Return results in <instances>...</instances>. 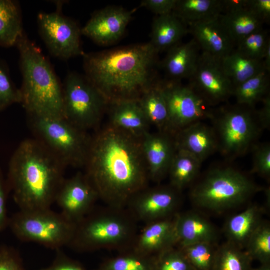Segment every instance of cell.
Here are the masks:
<instances>
[{"instance_id": "1", "label": "cell", "mask_w": 270, "mask_h": 270, "mask_svg": "<svg viewBox=\"0 0 270 270\" xmlns=\"http://www.w3.org/2000/svg\"><path fill=\"white\" fill-rule=\"evenodd\" d=\"M142 140L110 124L92 136L84 173L105 205L126 208L148 186Z\"/></svg>"}, {"instance_id": "2", "label": "cell", "mask_w": 270, "mask_h": 270, "mask_svg": "<svg viewBox=\"0 0 270 270\" xmlns=\"http://www.w3.org/2000/svg\"><path fill=\"white\" fill-rule=\"evenodd\" d=\"M158 53L149 42L84 54L85 76L108 105L138 100L158 81L155 70Z\"/></svg>"}, {"instance_id": "3", "label": "cell", "mask_w": 270, "mask_h": 270, "mask_svg": "<svg viewBox=\"0 0 270 270\" xmlns=\"http://www.w3.org/2000/svg\"><path fill=\"white\" fill-rule=\"evenodd\" d=\"M66 166L34 138L21 142L10 159L6 182L20 210L50 208Z\"/></svg>"}, {"instance_id": "4", "label": "cell", "mask_w": 270, "mask_h": 270, "mask_svg": "<svg viewBox=\"0 0 270 270\" xmlns=\"http://www.w3.org/2000/svg\"><path fill=\"white\" fill-rule=\"evenodd\" d=\"M16 46L22 75L20 104L27 114L63 117L62 84L48 59L24 32Z\"/></svg>"}, {"instance_id": "5", "label": "cell", "mask_w": 270, "mask_h": 270, "mask_svg": "<svg viewBox=\"0 0 270 270\" xmlns=\"http://www.w3.org/2000/svg\"><path fill=\"white\" fill-rule=\"evenodd\" d=\"M138 222L126 208L94 206L76 224L68 246L82 252L130 250L138 232Z\"/></svg>"}, {"instance_id": "6", "label": "cell", "mask_w": 270, "mask_h": 270, "mask_svg": "<svg viewBox=\"0 0 270 270\" xmlns=\"http://www.w3.org/2000/svg\"><path fill=\"white\" fill-rule=\"evenodd\" d=\"M190 186V198L199 211L219 214L246 204L262 190L248 174L229 166L210 168Z\"/></svg>"}, {"instance_id": "7", "label": "cell", "mask_w": 270, "mask_h": 270, "mask_svg": "<svg viewBox=\"0 0 270 270\" xmlns=\"http://www.w3.org/2000/svg\"><path fill=\"white\" fill-rule=\"evenodd\" d=\"M35 139L44 144L66 167H84L92 136L62 116L27 114Z\"/></svg>"}, {"instance_id": "8", "label": "cell", "mask_w": 270, "mask_h": 270, "mask_svg": "<svg viewBox=\"0 0 270 270\" xmlns=\"http://www.w3.org/2000/svg\"><path fill=\"white\" fill-rule=\"evenodd\" d=\"M212 120L218 150L230 160L252 150L264 129L257 110L237 104L214 111Z\"/></svg>"}, {"instance_id": "9", "label": "cell", "mask_w": 270, "mask_h": 270, "mask_svg": "<svg viewBox=\"0 0 270 270\" xmlns=\"http://www.w3.org/2000/svg\"><path fill=\"white\" fill-rule=\"evenodd\" d=\"M76 224L50 208L19 210L10 217L8 226L20 240L57 250L70 242Z\"/></svg>"}, {"instance_id": "10", "label": "cell", "mask_w": 270, "mask_h": 270, "mask_svg": "<svg viewBox=\"0 0 270 270\" xmlns=\"http://www.w3.org/2000/svg\"><path fill=\"white\" fill-rule=\"evenodd\" d=\"M62 88L63 117L82 130L98 129L108 104L97 89L86 76L72 72Z\"/></svg>"}, {"instance_id": "11", "label": "cell", "mask_w": 270, "mask_h": 270, "mask_svg": "<svg viewBox=\"0 0 270 270\" xmlns=\"http://www.w3.org/2000/svg\"><path fill=\"white\" fill-rule=\"evenodd\" d=\"M168 114L170 133L179 130L198 122L212 120L211 106L188 84L180 80L160 81Z\"/></svg>"}, {"instance_id": "12", "label": "cell", "mask_w": 270, "mask_h": 270, "mask_svg": "<svg viewBox=\"0 0 270 270\" xmlns=\"http://www.w3.org/2000/svg\"><path fill=\"white\" fill-rule=\"evenodd\" d=\"M62 6L58 4L54 12H39L37 22L39 34L50 54L66 60L84 53L81 28L74 20L62 13Z\"/></svg>"}, {"instance_id": "13", "label": "cell", "mask_w": 270, "mask_h": 270, "mask_svg": "<svg viewBox=\"0 0 270 270\" xmlns=\"http://www.w3.org/2000/svg\"><path fill=\"white\" fill-rule=\"evenodd\" d=\"M182 192L169 184L148 186L134 195L126 208L144 224L166 218L179 212Z\"/></svg>"}, {"instance_id": "14", "label": "cell", "mask_w": 270, "mask_h": 270, "mask_svg": "<svg viewBox=\"0 0 270 270\" xmlns=\"http://www.w3.org/2000/svg\"><path fill=\"white\" fill-rule=\"evenodd\" d=\"M188 84L210 106L226 101L234 87L226 74L222 60L202 52Z\"/></svg>"}, {"instance_id": "15", "label": "cell", "mask_w": 270, "mask_h": 270, "mask_svg": "<svg viewBox=\"0 0 270 270\" xmlns=\"http://www.w3.org/2000/svg\"><path fill=\"white\" fill-rule=\"evenodd\" d=\"M98 199L96 192L85 174L79 172L64 178L54 202L67 219L76 224L94 208Z\"/></svg>"}, {"instance_id": "16", "label": "cell", "mask_w": 270, "mask_h": 270, "mask_svg": "<svg viewBox=\"0 0 270 270\" xmlns=\"http://www.w3.org/2000/svg\"><path fill=\"white\" fill-rule=\"evenodd\" d=\"M132 13L121 7H106L92 15L81 33L98 44H111L124 34Z\"/></svg>"}, {"instance_id": "17", "label": "cell", "mask_w": 270, "mask_h": 270, "mask_svg": "<svg viewBox=\"0 0 270 270\" xmlns=\"http://www.w3.org/2000/svg\"><path fill=\"white\" fill-rule=\"evenodd\" d=\"M142 142L150 180L160 184L168 176L176 150L174 135L166 132H150Z\"/></svg>"}, {"instance_id": "18", "label": "cell", "mask_w": 270, "mask_h": 270, "mask_svg": "<svg viewBox=\"0 0 270 270\" xmlns=\"http://www.w3.org/2000/svg\"><path fill=\"white\" fill-rule=\"evenodd\" d=\"M176 214L144 224V227L138 232L132 250L144 255L156 256L176 247Z\"/></svg>"}, {"instance_id": "19", "label": "cell", "mask_w": 270, "mask_h": 270, "mask_svg": "<svg viewBox=\"0 0 270 270\" xmlns=\"http://www.w3.org/2000/svg\"><path fill=\"white\" fill-rule=\"evenodd\" d=\"M220 16L186 26L188 33L202 52L222 60L232 51L234 44L221 23Z\"/></svg>"}, {"instance_id": "20", "label": "cell", "mask_w": 270, "mask_h": 270, "mask_svg": "<svg viewBox=\"0 0 270 270\" xmlns=\"http://www.w3.org/2000/svg\"><path fill=\"white\" fill-rule=\"evenodd\" d=\"M176 246L202 242L218 244L219 232L215 226L198 210L178 212L176 215Z\"/></svg>"}, {"instance_id": "21", "label": "cell", "mask_w": 270, "mask_h": 270, "mask_svg": "<svg viewBox=\"0 0 270 270\" xmlns=\"http://www.w3.org/2000/svg\"><path fill=\"white\" fill-rule=\"evenodd\" d=\"M174 138L176 149L188 152L202 162L218 150L214 130L204 122H195L179 130Z\"/></svg>"}, {"instance_id": "22", "label": "cell", "mask_w": 270, "mask_h": 270, "mask_svg": "<svg viewBox=\"0 0 270 270\" xmlns=\"http://www.w3.org/2000/svg\"><path fill=\"white\" fill-rule=\"evenodd\" d=\"M200 50L193 38L186 42H180L169 48L162 66L170 80L188 79L196 66Z\"/></svg>"}, {"instance_id": "23", "label": "cell", "mask_w": 270, "mask_h": 270, "mask_svg": "<svg viewBox=\"0 0 270 270\" xmlns=\"http://www.w3.org/2000/svg\"><path fill=\"white\" fill-rule=\"evenodd\" d=\"M110 106L108 124L112 126L140 138L150 132V125L138 100H122Z\"/></svg>"}, {"instance_id": "24", "label": "cell", "mask_w": 270, "mask_h": 270, "mask_svg": "<svg viewBox=\"0 0 270 270\" xmlns=\"http://www.w3.org/2000/svg\"><path fill=\"white\" fill-rule=\"evenodd\" d=\"M264 210L258 204H251L228 217L223 227L226 242L244 250L248 238L263 221Z\"/></svg>"}, {"instance_id": "25", "label": "cell", "mask_w": 270, "mask_h": 270, "mask_svg": "<svg viewBox=\"0 0 270 270\" xmlns=\"http://www.w3.org/2000/svg\"><path fill=\"white\" fill-rule=\"evenodd\" d=\"M188 33L187 26L172 12L158 16L152 22L150 42L158 52L168 50Z\"/></svg>"}, {"instance_id": "26", "label": "cell", "mask_w": 270, "mask_h": 270, "mask_svg": "<svg viewBox=\"0 0 270 270\" xmlns=\"http://www.w3.org/2000/svg\"><path fill=\"white\" fill-rule=\"evenodd\" d=\"M202 163L188 152L176 149L168 171L169 184L182 192L200 176Z\"/></svg>"}, {"instance_id": "27", "label": "cell", "mask_w": 270, "mask_h": 270, "mask_svg": "<svg viewBox=\"0 0 270 270\" xmlns=\"http://www.w3.org/2000/svg\"><path fill=\"white\" fill-rule=\"evenodd\" d=\"M220 19L234 44L244 37L263 28L264 24L249 9L248 4L245 7L222 13Z\"/></svg>"}, {"instance_id": "28", "label": "cell", "mask_w": 270, "mask_h": 270, "mask_svg": "<svg viewBox=\"0 0 270 270\" xmlns=\"http://www.w3.org/2000/svg\"><path fill=\"white\" fill-rule=\"evenodd\" d=\"M138 102L150 126L156 127L158 131L168 132V111L160 81L146 90Z\"/></svg>"}, {"instance_id": "29", "label": "cell", "mask_w": 270, "mask_h": 270, "mask_svg": "<svg viewBox=\"0 0 270 270\" xmlns=\"http://www.w3.org/2000/svg\"><path fill=\"white\" fill-rule=\"evenodd\" d=\"M24 32L19 2L14 0H0V46H16Z\"/></svg>"}, {"instance_id": "30", "label": "cell", "mask_w": 270, "mask_h": 270, "mask_svg": "<svg viewBox=\"0 0 270 270\" xmlns=\"http://www.w3.org/2000/svg\"><path fill=\"white\" fill-rule=\"evenodd\" d=\"M222 0H177L172 14L186 25L219 16Z\"/></svg>"}, {"instance_id": "31", "label": "cell", "mask_w": 270, "mask_h": 270, "mask_svg": "<svg viewBox=\"0 0 270 270\" xmlns=\"http://www.w3.org/2000/svg\"><path fill=\"white\" fill-rule=\"evenodd\" d=\"M222 64L234 88L264 70L262 60L250 58L234 48L222 59Z\"/></svg>"}, {"instance_id": "32", "label": "cell", "mask_w": 270, "mask_h": 270, "mask_svg": "<svg viewBox=\"0 0 270 270\" xmlns=\"http://www.w3.org/2000/svg\"><path fill=\"white\" fill-rule=\"evenodd\" d=\"M270 73L265 70L234 88L236 104L254 108L270 94Z\"/></svg>"}, {"instance_id": "33", "label": "cell", "mask_w": 270, "mask_h": 270, "mask_svg": "<svg viewBox=\"0 0 270 270\" xmlns=\"http://www.w3.org/2000/svg\"><path fill=\"white\" fill-rule=\"evenodd\" d=\"M252 261L244 250L226 241L218 246L213 270H250Z\"/></svg>"}, {"instance_id": "34", "label": "cell", "mask_w": 270, "mask_h": 270, "mask_svg": "<svg viewBox=\"0 0 270 270\" xmlns=\"http://www.w3.org/2000/svg\"><path fill=\"white\" fill-rule=\"evenodd\" d=\"M155 256H148L132 250L104 261L94 270H154Z\"/></svg>"}, {"instance_id": "35", "label": "cell", "mask_w": 270, "mask_h": 270, "mask_svg": "<svg viewBox=\"0 0 270 270\" xmlns=\"http://www.w3.org/2000/svg\"><path fill=\"white\" fill-rule=\"evenodd\" d=\"M218 244L202 242L178 248L194 270H213Z\"/></svg>"}, {"instance_id": "36", "label": "cell", "mask_w": 270, "mask_h": 270, "mask_svg": "<svg viewBox=\"0 0 270 270\" xmlns=\"http://www.w3.org/2000/svg\"><path fill=\"white\" fill-rule=\"evenodd\" d=\"M244 250L252 260L270 264V224L263 221L248 238Z\"/></svg>"}, {"instance_id": "37", "label": "cell", "mask_w": 270, "mask_h": 270, "mask_svg": "<svg viewBox=\"0 0 270 270\" xmlns=\"http://www.w3.org/2000/svg\"><path fill=\"white\" fill-rule=\"evenodd\" d=\"M269 44H270L269 34L268 31L263 28L238 41L236 44L237 47L235 49L250 58L262 60Z\"/></svg>"}, {"instance_id": "38", "label": "cell", "mask_w": 270, "mask_h": 270, "mask_svg": "<svg viewBox=\"0 0 270 270\" xmlns=\"http://www.w3.org/2000/svg\"><path fill=\"white\" fill-rule=\"evenodd\" d=\"M20 101V88L15 86L8 66L0 58V112Z\"/></svg>"}, {"instance_id": "39", "label": "cell", "mask_w": 270, "mask_h": 270, "mask_svg": "<svg viewBox=\"0 0 270 270\" xmlns=\"http://www.w3.org/2000/svg\"><path fill=\"white\" fill-rule=\"evenodd\" d=\"M154 270H194L178 247L168 250L155 256Z\"/></svg>"}, {"instance_id": "40", "label": "cell", "mask_w": 270, "mask_h": 270, "mask_svg": "<svg viewBox=\"0 0 270 270\" xmlns=\"http://www.w3.org/2000/svg\"><path fill=\"white\" fill-rule=\"evenodd\" d=\"M252 165L251 173H256L269 181L270 180V144H256L252 148Z\"/></svg>"}, {"instance_id": "41", "label": "cell", "mask_w": 270, "mask_h": 270, "mask_svg": "<svg viewBox=\"0 0 270 270\" xmlns=\"http://www.w3.org/2000/svg\"><path fill=\"white\" fill-rule=\"evenodd\" d=\"M0 270H26L22 256L15 248L0 246Z\"/></svg>"}, {"instance_id": "42", "label": "cell", "mask_w": 270, "mask_h": 270, "mask_svg": "<svg viewBox=\"0 0 270 270\" xmlns=\"http://www.w3.org/2000/svg\"><path fill=\"white\" fill-rule=\"evenodd\" d=\"M56 251V256L51 264L38 270H87L80 262L66 255L62 249Z\"/></svg>"}, {"instance_id": "43", "label": "cell", "mask_w": 270, "mask_h": 270, "mask_svg": "<svg viewBox=\"0 0 270 270\" xmlns=\"http://www.w3.org/2000/svg\"><path fill=\"white\" fill-rule=\"evenodd\" d=\"M9 189L0 168V232L8 227L10 217L7 210V196Z\"/></svg>"}, {"instance_id": "44", "label": "cell", "mask_w": 270, "mask_h": 270, "mask_svg": "<svg viewBox=\"0 0 270 270\" xmlns=\"http://www.w3.org/2000/svg\"><path fill=\"white\" fill-rule=\"evenodd\" d=\"M177 0H144L140 6L145 7L158 16L171 14Z\"/></svg>"}, {"instance_id": "45", "label": "cell", "mask_w": 270, "mask_h": 270, "mask_svg": "<svg viewBox=\"0 0 270 270\" xmlns=\"http://www.w3.org/2000/svg\"><path fill=\"white\" fill-rule=\"evenodd\" d=\"M248 7L264 24L270 22V0H248Z\"/></svg>"}, {"instance_id": "46", "label": "cell", "mask_w": 270, "mask_h": 270, "mask_svg": "<svg viewBox=\"0 0 270 270\" xmlns=\"http://www.w3.org/2000/svg\"><path fill=\"white\" fill-rule=\"evenodd\" d=\"M262 106L258 110L259 120L264 128H268L270 124V95L268 94L262 101Z\"/></svg>"}, {"instance_id": "47", "label": "cell", "mask_w": 270, "mask_h": 270, "mask_svg": "<svg viewBox=\"0 0 270 270\" xmlns=\"http://www.w3.org/2000/svg\"><path fill=\"white\" fill-rule=\"evenodd\" d=\"M262 62L264 68L268 72H270V44H269L262 58Z\"/></svg>"}, {"instance_id": "48", "label": "cell", "mask_w": 270, "mask_h": 270, "mask_svg": "<svg viewBox=\"0 0 270 270\" xmlns=\"http://www.w3.org/2000/svg\"><path fill=\"white\" fill-rule=\"evenodd\" d=\"M250 270H270V264H261L258 268H252Z\"/></svg>"}]
</instances>
